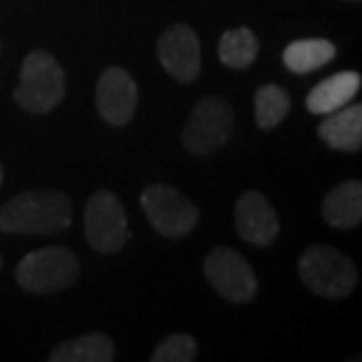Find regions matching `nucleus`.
<instances>
[{"instance_id": "nucleus-1", "label": "nucleus", "mask_w": 362, "mask_h": 362, "mask_svg": "<svg viewBox=\"0 0 362 362\" xmlns=\"http://www.w3.org/2000/svg\"><path fill=\"white\" fill-rule=\"evenodd\" d=\"M71 216L74 207L62 191H26L0 207V233L54 235L71 226Z\"/></svg>"}, {"instance_id": "nucleus-2", "label": "nucleus", "mask_w": 362, "mask_h": 362, "mask_svg": "<svg viewBox=\"0 0 362 362\" xmlns=\"http://www.w3.org/2000/svg\"><path fill=\"white\" fill-rule=\"evenodd\" d=\"M66 76L62 64L45 49H33L24 57L14 101L31 113H49L64 99Z\"/></svg>"}, {"instance_id": "nucleus-3", "label": "nucleus", "mask_w": 362, "mask_h": 362, "mask_svg": "<svg viewBox=\"0 0 362 362\" xmlns=\"http://www.w3.org/2000/svg\"><path fill=\"white\" fill-rule=\"evenodd\" d=\"M303 285L325 299H344L358 285V269L344 252L329 245H310L299 259Z\"/></svg>"}, {"instance_id": "nucleus-4", "label": "nucleus", "mask_w": 362, "mask_h": 362, "mask_svg": "<svg viewBox=\"0 0 362 362\" xmlns=\"http://www.w3.org/2000/svg\"><path fill=\"white\" fill-rule=\"evenodd\" d=\"M78 273H81V264L74 252L52 245V247L28 252L21 259L17 266V282L26 292L57 294L74 285Z\"/></svg>"}, {"instance_id": "nucleus-5", "label": "nucleus", "mask_w": 362, "mask_h": 362, "mask_svg": "<svg viewBox=\"0 0 362 362\" xmlns=\"http://www.w3.org/2000/svg\"><path fill=\"white\" fill-rule=\"evenodd\" d=\"M139 202L151 226L172 240L188 235L195 228V223L200 221V209L186 195H181L177 188L168 184H153L144 188Z\"/></svg>"}, {"instance_id": "nucleus-6", "label": "nucleus", "mask_w": 362, "mask_h": 362, "mask_svg": "<svg viewBox=\"0 0 362 362\" xmlns=\"http://www.w3.org/2000/svg\"><path fill=\"white\" fill-rule=\"evenodd\" d=\"M233 129V108L219 97H202L193 106L184 127V146L193 156H207L228 141Z\"/></svg>"}, {"instance_id": "nucleus-7", "label": "nucleus", "mask_w": 362, "mask_h": 362, "mask_svg": "<svg viewBox=\"0 0 362 362\" xmlns=\"http://www.w3.org/2000/svg\"><path fill=\"white\" fill-rule=\"evenodd\" d=\"M85 238L99 255H113L127 243L129 228L122 202L111 191H97L85 207Z\"/></svg>"}, {"instance_id": "nucleus-8", "label": "nucleus", "mask_w": 362, "mask_h": 362, "mask_svg": "<svg viewBox=\"0 0 362 362\" xmlns=\"http://www.w3.org/2000/svg\"><path fill=\"white\" fill-rule=\"evenodd\" d=\"M205 278L226 301L247 303L255 299L259 282L252 266L230 247H216L205 259Z\"/></svg>"}, {"instance_id": "nucleus-9", "label": "nucleus", "mask_w": 362, "mask_h": 362, "mask_svg": "<svg viewBox=\"0 0 362 362\" xmlns=\"http://www.w3.org/2000/svg\"><path fill=\"white\" fill-rule=\"evenodd\" d=\"M158 59L179 83H193L200 76V40L191 26L175 24L158 40Z\"/></svg>"}, {"instance_id": "nucleus-10", "label": "nucleus", "mask_w": 362, "mask_h": 362, "mask_svg": "<svg viewBox=\"0 0 362 362\" xmlns=\"http://www.w3.org/2000/svg\"><path fill=\"white\" fill-rule=\"evenodd\" d=\"M136 99H139L136 83L125 69L111 66L99 76L97 108H99V115L108 125H113V127L127 125L134 115Z\"/></svg>"}, {"instance_id": "nucleus-11", "label": "nucleus", "mask_w": 362, "mask_h": 362, "mask_svg": "<svg viewBox=\"0 0 362 362\" xmlns=\"http://www.w3.org/2000/svg\"><path fill=\"white\" fill-rule=\"evenodd\" d=\"M235 230L245 243L269 247L280 233L278 212L264 193L245 191L235 202Z\"/></svg>"}, {"instance_id": "nucleus-12", "label": "nucleus", "mask_w": 362, "mask_h": 362, "mask_svg": "<svg viewBox=\"0 0 362 362\" xmlns=\"http://www.w3.org/2000/svg\"><path fill=\"white\" fill-rule=\"evenodd\" d=\"M317 136L329 148L356 153L362 146V106L346 104L337 111L327 113V118L317 127Z\"/></svg>"}, {"instance_id": "nucleus-13", "label": "nucleus", "mask_w": 362, "mask_h": 362, "mask_svg": "<svg viewBox=\"0 0 362 362\" xmlns=\"http://www.w3.org/2000/svg\"><path fill=\"white\" fill-rule=\"evenodd\" d=\"M360 92V76L356 71H341L329 78H325L322 83H317L310 94L306 97V108L310 113L327 115L337 108L351 104L353 97Z\"/></svg>"}, {"instance_id": "nucleus-14", "label": "nucleus", "mask_w": 362, "mask_h": 362, "mask_svg": "<svg viewBox=\"0 0 362 362\" xmlns=\"http://www.w3.org/2000/svg\"><path fill=\"white\" fill-rule=\"evenodd\" d=\"M322 216L334 228H356L362 219V186L360 181H344L325 195Z\"/></svg>"}, {"instance_id": "nucleus-15", "label": "nucleus", "mask_w": 362, "mask_h": 362, "mask_svg": "<svg viewBox=\"0 0 362 362\" xmlns=\"http://www.w3.org/2000/svg\"><path fill=\"white\" fill-rule=\"evenodd\" d=\"M337 57V47L332 40L325 38H303L289 42L282 52V64L292 74H310L315 69H322Z\"/></svg>"}, {"instance_id": "nucleus-16", "label": "nucleus", "mask_w": 362, "mask_h": 362, "mask_svg": "<svg viewBox=\"0 0 362 362\" xmlns=\"http://www.w3.org/2000/svg\"><path fill=\"white\" fill-rule=\"evenodd\" d=\"M113 341L106 334L92 332V334H83L71 341L59 344L49 353L52 362H111L113 360Z\"/></svg>"}, {"instance_id": "nucleus-17", "label": "nucleus", "mask_w": 362, "mask_h": 362, "mask_svg": "<svg viewBox=\"0 0 362 362\" xmlns=\"http://www.w3.org/2000/svg\"><path fill=\"white\" fill-rule=\"evenodd\" d=\"M259 54V38L247 26L230 28L219 40V59L223 66L243 71L255 64Z\"/></svg>"}, {"instance_id": "nucleus-18", "label": "nucleus", "mask_w": 362, "mask_h": 362, "mask_svg": "<svg viewBox=\"0 0 362 362\" xmlns=\"http://www.w3.org/2000/svg\"><path fill=\"white\" fill-rule=\"evenodd\" d=\"M289 108H292V99L278 85H262L255 94V120L262 129L278 127Z\"/></svg>"}, {"instance_id": "nucleus-19", "label": "nucleus", "mask_w": 362, "mask_h": 362, "mask_svg": "<svg viewBox=\"0 0 362 362\" xmlns=\"http://www.w3.org/2000/svg\"><path fill=\"white\" fill-rule=\"evenodd\" d=\"M198 358V344L191 334H172L153 351V362H191Z\"/></svg>"}, {"instance_id": "nucleus-20", "label": "nucleus", "mask_w": 362, "mask_h": 362, "mask_svg": "<svg viewBox=\"0 0 362 362\" xmlns=\"http://www.w3.org/2000/svg\"><path fill=\"white\" fill-rule=\"evenodd\" d=\"M0 184H3V165H0Z\"/></svg>"}, {"instance_id": "nucleus-21", "label": "nucleus", "mask_w": 362, "mask_h": 362, "mask_svg": "<svg viewBox=\"0 0 362 362\" xmlns=\"http://www.w3.org/2000/svg\"><path fill=\"white\" fill-rule=\"evenodd\" d=\"M349 3H360V0H349Z\"/></svg>"}, {"instance_id": "nucleus-22", "label": "nucleus", "mask_w": 362, "mask_h": 362, "mask_svg": "<svg viewBox=\"0 0 362 362\" xmlns=\"http://www.w3.org/2000/svg\"><path fill=\"white\" fill-rule=\"evenodd\" d=\"M0 266H3V259H0Z\"/></svg>"}]
</instances>
